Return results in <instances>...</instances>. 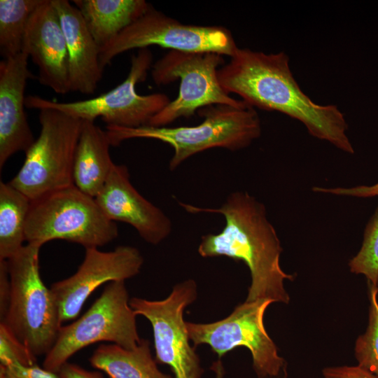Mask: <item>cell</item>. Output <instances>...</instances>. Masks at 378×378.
Listing matches in <instances>:
<instances>
[{
	"instance_id": "cell-1",
	"label": "cell",
	"mask_w": 378,
	"mask_h": 378,
	"mask_svg": "<svg viewBox=\"0 0 378 378\" xmlns=\"http://www.w3.org/2000/svg\"><path fill=\"white\" fill-rule=\"evenodd\" d=\"M223 90L239 95L248 105L278 111L301 122L314 137L353 154L344 114L333 104L314 103L300 89L284 52L267 54L238 48L218 70Z\"/></svg>"
},
{
	"instance_id": "cell-2",
	"label": "cell",
	"mask_w": 378,
	"mask_h": 378,
	"mask_svg": "<svg viewBox=\"0 0 378 378\" xmlns=\"http://www.w3.org/2000/svg\"><path fill=\"white\" fill-rule=\"evenodd\" d=\"M179 204L189 213L220 214L225 217L223 230L203 235L197 251L204 258L225 256L247 265L251 281L245 301L289 302L284 281L293 280L294 276L281 269L282 248L263 204L246 192L237 191L230 193L218 208Z\"/></svg>"
},
{
	"instance_id": "cell-3",
	"label": "cell",
	"mask_w": 378,
	"mask_h": 378,
	"mask_svg": "<svg viewBox=\"0 0 378 378\" xmlns=\"http://www.w3.org/2000/svg\"><path fill=\"white\" fill-rule=\"evenodd\" d=\"M203 121L195 126L122 127L106 125L112 146L136 138L152 139L169 144L174 149L169 161L171 171L188 158L213 148L232 151L248 147L261 134V124L255 108L245 102L234 106L211 105L197 111Z\"/></svg>"
},
{
	"instance_id": "cell-4",
	"label": "cell",
	"mask_w": 378,
	"mask_h": 378,
	"mask_svg": "<svg viewBox=\"0 0 378 378\" xmlns=\"http://www.w3.org/2000/svg\"><path fill=\"white\" fill-rule=\"evenodd\" d=\"M40 248L27 244L7 260L10 296L0 323L35 358L50 351L62 327L55 298L40 276Z\"/></svg>"
},
{
	"instance_id": "cell-5",
	"label": "cell",
	"mask_w": 378,
	"mask_h": 378,
	"mask_svg": "<svg viewBox=\"0 0 378 378\" xmlns=\"http://www.w3.org/2000/svg\"><path fill=\"white\" fill-rule=\"evenodd\" d=\"M118 235L115 222L108 219L95 199L74 185L31 201L25 242L41 247L51 240L99 248Z\"/></svg>"
},
{
	"instance_id": "cell-6",
	"label": "cell",
	"mask_w": 378,
	"mask_h": 378,
	"mask_svg": "<svg viewBox=\"0 0 378 378\" xmlns=\"http://www.w3.org/2000/svg\"><path fill=\"white\" fill-rule=\"evenodd\" d=\"M41 130L10 184L31 201L74 184L83 120L54 109L39 111Z\"/></svg>"
},
{
	"instance_id": "cell-7",
	"label": "cell",
	"mask_w": 378,
	"mask_h": 378,
	"mask_svg": "<svg viewBox=\"0 0 378 378\" xmlns=\"http://www.w3.org/2000/svg\"><path fill=\"white\" fill-rule=\"evenodd\" d=\"M152 62L151 51L148 48L139 49L131 57L127 78L112 90L96 97L72 102H57L38 95H28L25 106L38 111L54 109L81 120L94 122L101 118L109 126L147 125L171 102L163 93L141 95L136 91V85L146 80Z\"/></svg>"
},
{
	"instance_id": "cell-8",
	"label": "cell",
	"mask_w": 378,
	"mask_h": 378,
	"mask_svg": "<svg viewBox=\"0 0 378 378\" xmlns=\"http://www.w3.org/2000/svg\"><path fill=\"white\" fill-rule=\"evenodd\" d=\"M136 316L130 305L125 281L108 283L84 314L60 328L54 345L45 356L43 367L58 372L74 354L99 342H111L127 349L135 348L141 340Z\"/></svg>"
},
{
	"instance_id": "cell-9",
	"label": "cell",
	"mask_w": 378,
	"mask_h": 378,
	"mask_svg": "<svg viewBox=\"0 0 378 378\" xmlns=\"http://www.w3.org/2000/svg\"><path fill=\"white\" fill-rule=\"evenodd\" d=\"M224 63L223 55L213 52L170 50L157 60L151 67L153 82L161 85L179 79V92L174 100L151 118L148 125L167 126L208 106L243 104L244 101L230 97L219 83L217 73Z\"/></svg>"
},
{
	"instance_id": "cell-10",
	"label": "cell",
	"mask_w": 378,
	"mask_h": 378,
	"mask_svg": "<svg viewBox=\"0 0 378 378\" xmlns=\"http://www.w3.org/2000/svg\"><path fill=\"white\" fill-rule=\"evenodd\" d=\"M273 303L264 299L244 302L226 318L209 323L186 322L190 340L195 346L206 344L220 358L239 346L251 352L257 378H287V363L264 326V314Z\"/></svg>"
},
{
	"instance_id": "cell-11",
	"label": "cell",
	"mask_w": 378,
	"mask_h": 378,
	"mask_svg": "<svg viewBox=\"0 0 378 378\" xmlns=\"http://www.w3.org/2000/svg\"><path fill=\"white\" fill-rule=\"evenodd\" d=\"M158 46L183 52H213L232 57L239 48L230 31L222 26L185 24L151 6L99 50L102 69L130 50Z\"/></svg>"
},
{
	"instance_id": "cell-12",
	"label": "cell",
	"mask_w": 378,
	"mask_h": 378,
	"mask_svg": "<svg viewBox=\"0 0 378 378\" xmlns=\"http://www.w3.org/2000/svg\"><path fill=\"white\" fill-rule=\"evenodd\" d=\"M197 296L195 281L187 279L176 284L164 300H130L135 314L144 316L151 324L156 362L169 365L174 378H201L204 372L200 357L190 344L183 319L185 309Z\"/></svg>"
},
{
	"instance_id": "cell-13",
	"label": "cell",
	"mask_w": 378,
	"mask_h": 378,
	"mask_svg": "<svg viewBox=\"0 0 378 378\" xmlns=\"http://www.w3.org/2000/svg\"><path fill=\"white\" fill-rule=\"evenodd\" d=\"M143 263V256L133 246H119L111 251L85 248L84 260L78 270L50 286L61 323L76 318L85 302L98 287L137 275Z\"/></svg>"
},
{
	"instance_id": "cell-14",
	"label": "cell",
	"mask_w": 378,
	"mask_h": 378,
	"mask_svg": "<svg viewBox=\"0 0 378 378\" xmlns=\"http://www.w3.org/2000/svg\"><path fill=\"white\" fill-rule=\"evenodd\" d=\"M94 199L108 219L130 225L149 244H158L172 232L169 218L133 186L125 165H113Z\"/></svg>"
},
{
	"instance_id": "cell-15",
	"label": "cell",
	"mask_w": 378,
	"mask_h": 378,
	"mask_svg": "<svg viewBox=\"0 0 378 378\" xmlns=\"http://www.w3.org/2000/svg\"><path fill=\"white\" fill-rule=\"evenodd\" d=\"M22 52L38 66L41 84L57 94L71 92L66 42L51 0H43L30 16Z\"/></svg>"
},
{
	"instance_id": "cell-16",
	"label": "cell",
	"mask_w": 378,
	"mask_h": 378,
	"mask_svg": "<svg viewBox=\"0 0 378 378\" xmlns=\"http://www.w3.org/2000/svg\"><path fill=\"white\" fill-rule=\"evenodd\" d=\"M27 54L0 62V169L20 151L26 153L35 141L25 113V88L34 78Z\"/></svg>"
},
{
	"instance_id": "cell-17",
	"label": "cell",
	"mask_w": 378,
	"mask_h": 378,
	"mask_svg": "<svg viewBox=\"0 0 378 378\" xmlns=\"http://www.w3.org/2000/svg\"><path fill=\"white\" fill-rule=\"evenodd\" d=\"M51 1L66 42L70 90L92 94L104 72L99 63L100 48L76 6L67 0Z\"/></svg>"
},
{
	"instance_id": "cell-18",
	"label": "cell",
	"mask_w": 378,
	"mask_h": 378,
	"mask_svg": "<svg viewBox=\"0 0 378 378\" xmlns=\"http://www.w3.org/2000/svg\"><path fill=\"white\" fill-rule=\"evenodd\" d=\"M110 146L106 130L94 122L83 120L74 157V184L94 198L106 183L115 164L111 158Z\"/></svg>"
},
{
	"instance_id": "cell-19",
	"label": "cell",
	"mask_w": 378,
	"mask_h": 378,
	"mask_svg": "<svg viewBox=\"0 0 378 378\" xmlns=\"http://www.w3.org/2000/svg\"><path fill=\"white\" fill-rule=\"evenodd\" d=\"M73 2L100 48L150 7L144 0H74Z\"/></svg>"
},
{
	"instance_id": "cell-20",
	"label": "cell",
	"mask_w": 378,
	"mask_h": 378,
	"mask_svg": "<svg viewBox=\"0 0 378 378\" xmlns=\"http://www.w3.org/2000/svg\"><path fill=\"white\" fill-rule=\"evenodd\" d=\"M150 346L145 339L132 349L114 344H102L94 350L90 363L110 378H174L158 369Z\"/></svg>"
},
{
	"instance_id": "cell-21",
	"label": "cell",
	"mask_w": 378,
	"mask_h": 378,
	"mask_svg": "<svg viewBox=\"0 0 378 378\" xmlns=\"http://www.w3.org/2000/svg\"><path fill=\"white\" fill-rule=\"evenodd\" d=\"M31 203L9 182H0V260L10 259L24 246Z\"/></svg>"
},
{
	"instance_id": "cell-22",
	"label": "cell",
	"mask_w": 378,
	"mask_h": 378,
	"mask_svg": "<svg viewBox=\"0 0 378 378\" xmlns=\"http://www.w3.org/2000/svg\"><path fill=\"white\" fill-rule=\"evenodd\" d=\"M43 0L0 1V53L9 59L22 52L29 19Z\"/></svg>"
},
{
	"instance_id": "cell-23",
	"label": "cell",
	"mask_w": 378,
	"mask_h": 378,
	"mask_svg": "<svg viewBox=\"0 0 378 378\" xmlns=\"http://www.w3.org/2000/svg\"><path fill=\"white\" fill-rule=\"evenodd\" d=\"M370 286L368 325L355 344L358 366L378 377V287Z\"/></svg>"
},
{
	"instance_id": "cell-24",
	"label": "cell",
	"mask_w": 378,
	"mask_h": 378,
	"mask_svg": "<svg viewBox=\"0 0 378 378\" xmlns=\"http://www.w3.org/2000/svg\"><path fill=\"white\" fill-rule=\"evenodd\" d=\"M349 266L352 273L365 275L369 285L378 287V209L366 226L360 251Z\"/></svg>"
},
{
	"instance_id": "cell-25",
	"label": "cell",
	"mask_w": 378,
	"mask_h": 378,
	"mask_svg": "<svg viewBox=\"0 0 378 378\" xmlns=\"http://www.w3.org/2000/svg\"><path fill=\"white\" fill-rule=\"evenodd\" d=\"M13 361H19L30 365L36 363V358L15 340L0 324V364H6Z\"/></svg>"
},
{
	"instance_id": "cell-26",
	"label": "cell",
	"mask_w": 378,
	"mask_h": 378,
	"mask_svg": "<svg viewBox=\"0 0 378 378\" xmlns=\"http://www.w3.org/2000/svg\"><path fill=\"white\" fill-rule=\"evenodd\" d=\"M0 378H62L58 372L41 368L36 363L27 365L19 361L0 364Z\"/></svg>"
},
{
	"instance_id": "cell-27",
	"label": "cell",
	"mask_w": 378,
	"mask_h": 378,
	"mask_svg": "<svg viewBox=\"0 0 378 378\" xmlns=\"http://www.w3.org/2000/svg\"><path fill=\"white\" fill-rule=\"evenodd\" d=\"M314 192L330 193L336 195L370 197L378 195V183L372 186H359L353 188H321L314 187Z\"/></svg>"
},
{
	"instance_id": "cell-28",
	"label": "cell",
	"mask_w": 378,
	"mask_h": 378,
	"mask_svg": "<svg viewBox=\"0 0 378 378\" xmlns=\"http://www.w3.org/2000/svg\"><path fill=\"white\" fill-rule=\"evenodd\" d=\"M322 373L324 378H378L358 365L325 368Z\"/></svg>"
},
{
	"instance_id": "cell-29",
	"label": "cell",
	"mask_w": 378,
	"mask_h": 378,
	"mask_svg": "<svg viewBox=\"0 0 378 378\" xmlns=\"http://www.w3.org/2000/svg\"><path fill=\"white\" fill-rule=\"evenodd\" d=\"M10 296V282L7 260H0V318L7 312Z\"/></svg>"
},
{
	"instance_id": "cell-30",
	"label": "cell",
	"mask_w": 378,
	"mask_h": 378,
	"mask_svg": "<svg viewBox=\"0 0 378 378\" xmlns=\"http://www.w3.org/2000/svg\"><path fill=\"white\" fill-rule=\"evenodd\" d=\"M62 378H104L97 371H89L73 363H66L58 372Z\"/></svg>"
}]
</instances>
